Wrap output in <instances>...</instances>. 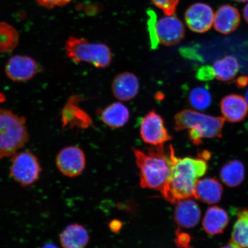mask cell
Masks as SVG:
<instances>
[{
  "label": "cell",
  "mask_w": 248,
  "mask_h": 248,
  "mask_svg": "<svg viewBox=\"0 0 248 248\" xmlns=\"http://www.w3.org/2000/svg\"><path fill=\"white\" fill-rule=\"evenodd\" d=\"M65 49L67 57L74 63L86 62L99 69L109 66L112 60V54L107 45L91 43L85 39L70 37Z\"/></svg>",
  "instance_id": "5b68a950"
},
{
  "label": "cell",
  "mask_w": 248,
  "mask_h": 248,
  "mask_svg": "<svg viewBox=\"0 0 248 248\" xmlns=\"http://www.w3.org/2000/svg\"><path fill=\"white\" fill-rule=\"evenodd\" d=\"M122 226V225L121 224V222L118 221L111 222L110 224L111 230L114 232H117L118 231H119Z\"/></svg>",
  "instance_id": "4dcf8cb0"
},
{
  "label": "cell",
  "mask_w": 248,
  "mask_h": 248,
  "mask_svg": "<svg viewBox=\"0 0 248 248\" xmlns=\"http://www.w3.org/2000/svg\"><path fill=\"white\" fill-rule=\"evenodd\" d=\"M212 95L207 86H197L188 94L189 104L195 109L204 110L212 104Z\"/></svg>",
  "instance_id": "d4e9b609"
},
{
  "label": "cell",
  "mask_w": 248,
  "mask_h": 248,
  "mask_svg": "<svg viewBox=\"0 0 248 248\" xmlns=\"http://www.w3.org/2000/svg\"><path fill=\"white\" fill-rule=\"evenodd\" d=\"M235 1L239 2H247L248 1V0H235Z\"/></svg>",
  "instance_id": "8d00e7d4"
},
{
  "label": "cell",
  "mask_w": 248,
  "mask_h": 248,
  "mask_svg": "<svg viewBox=\"0 0 248 248\" xmlns=\"http://www.w3.org/2000/svg\"><path fill=\"white\" fill-rule=\"evenodd\" d=\"M220 177L229 187H237L242 184L245 178L244 164L240 161H231L221 169Z\"/></svg>",
  "instance_id": "7402d4cb"
},
{
  "label": "cell",
  "mask_w": 248,
  "mask_h": 248,
  "mask_svg": "<svg viewBox=\"0 0 248 248\" xmlns=\"http://www.w3.org/2000/svg\"><path fill=\"white\" fill-rule=\"evenodd\" d=\"M19 42L17 31L11 25L0 22V53L7 54L16 48Z\"/></svg>",
  "instance_id": "cb8c5ba5"
},
{
  "label": "cell",
  "mask_w": 248,
  "mask_h": 248,
  "mask_svg": "<svg viewBox=\"0 0 248 248\" xmlns=\"http://www.w3.org/2000/svg\"><path fill=\"white\" fill-rule=\"evenodd\" d=\"M56 165L62 174L74 178L81 174L86 166V157L81 149L76 146L65 147L56 157Z\"/></svg>",
  "instance_id": "ba28073f"
},
{
  "label": "cell",
  "mask_w": 248,
  "mask_h": 248,
  "mask_svg": "<svg viewBox=\"0 0 248 248\" xmlns=\"http://www.w3.org/2000/svg\"><path fill=\"white\" fill-rule=\"evenodd\" d=\"M224 122V117L185 110L176 114L175 129L177 131L189 130V139L193 143L198 145L202 143L203 139L221 138Z\"/></svg>",
  "instance_id": "3957f363"
},
{
  "label": "cell",
  "mask_w": 248,
  "mask_h": 248,
  "mask_svg": "<svg viewBox=\"0 0 248 248\" xmlns=\"http://www.w3.org/2000/svg\"><path fill=\"white\" fill-rule=\"evenodd\" d=\"M175 220L183 228L195 227L200 222L201 212L198 204L190 198L184 199L176 203Z\"/></svg>",
  "instance_id": "4fadbf2b"
},
{
  "label": "cell",
  "mask_w": 248,
  "mask_h": 248,
  "mask_svg": "<svg viewBox=\"0 0 248 248\" xmlns=\"http://www.w3.org/2000/svg\"><path fill=\"white\" fill-rule=\"evenodd\" d=\"M6 100L5 95L0 92V104L3 103Z\"/></svg>",
  "instance_id": "e575fe53"
},
{
  "label": "cell",
  "mask_w": 248,
  "mask_h": 248,
  "mask_svg": "<svg viewBox=\"0 0 248 248\" xmlns=\"http://www.w3.org/2000/svg\"><path fill=\"white\" fill-rule=\"evenodd\" d=\"M144 152L133 148L136 162L140 170V185L142 188L163 191L171 173L170 146H154Z\"/></svg>",
  "instance_id": "7a4b0ae2"
},
{
  "label": "cell",
  "mask_w": 248,
  "mask_h": 248,
  "mask_svg": "<svg viewBox=\"0 0 248 248\" xmlns=\"http://www.w3.org/2000/svg\"><path fill=\"white\" fill-rule=\"evenodd\" d=\"M29 139L26 118L0 108V159L13 156Z\"/></svg>",
  "instance_id": "277c9868"
},
{
  "label": "cell",
  "mask_w": 248,
  "mask_h": 248,
  "mask_svg": "<svg viewBox=\"0 0 248 248\" xmlns=\"http://www.w3.org/2000/svg\"><path fill=\"white\" fill-rule=\"evenodd\" d=\"M71 1V0H37L39 5L48 8L62 7L66 5Z\"/></svg>",
  "instance_id": "83f0119b"
},
{
  "label": "cell",
  "mask_w": 248,
  "mask_h": 248,
  "mask_svg": "<svg viewBox=\"0 0 248 248\" xmlns=\"http://www.w3.org/2000/svg\"><path fill=\"white\" fill-rule=\"evenodd\" d=\"M140 134L145 143L159 146L172 139L164 125L162 116L151 110L141 120Z\"/></svg>",
  "instance_id": "52a82bcc"
},
{
  "label": "cell",
  "mask_w": 248,
  "mask_h": 248,
  "mask_svg": "<svg viewBox=\"0 0 248 248\" xmlns=\"http://www.w3.org/2000/svg\"><path fill=\"white\" fill-rule=\"evenodd\" d=\"M221 109L225 120L232 123L240 122L247 116L248 106L242 96L231 94L222 99Z\"/></svg>",
  "instance_id": "5bb4252c"
},
{
  "label": "cell",
  "mask_w": 248,
  "mask_h": 248,
  "mask_svg": "<svg viewBox=\"0 0 248 248\" xmlns=\"http://www.w3.org/2000/svg\"><path fill=\"white\" fill-rule=\"evenodd\" d=\"M197 77L198 79L207 81L215 78L212 66H204L198 71Z\"/></svg>",
  "instance_id": "4316f807"
},
{
  "label": "cell",
  "mask_w": 248,
  "mask_h": 248,
  "mask_svg": "<svg viewBox=\"0 0 248 248\" xmlns=\"http://www.w3.org/2000/svg\"><path fill=\"white\" fill-rule=\"evenodd\" d=\"M60 241L63 248H85L89 243V235L82 225L73 224L62 232Z\"/></svg>",
  "instance_id": "ac0fdd59"
},
{
  "label": "cell",
  "mask_w": 248,
  "mask_h": 248,
  "mask_svg": "<svg viewBox=\"0 0 248 248\" xmlns=\"http://www.w3.org/2000/svg\"><path fill=\"white\" fill-rule=\"evenodd\" d=\"M79 98L73 97L69 99L62 110V122L63 126L87 128L91 125V118L77 105Z\"/></svg>",
  "instance_id": "9a60e30c"
},
{
  "label": "cell",
  "mask_w": 248,
  "mask_h": 248,
  "mask_svg": "<svg viewBox=\"0 0 248 248\" xmlns=\"http://www.w3.org/2000/svg\"><path fill=\"white\" fill-rule=\"evenodd\" d=\"M184 24L175 16L166 15L155 24V36L158 44L171 46L177 44L184 38Z\"/></svg>",
  "instance_id": "9c48e42d"
},
{
  "label": "cell",
  "mask_w": 248,
  "mask_h": 248,
  "mask_svg": "<svg viewBox=\"0 0 248 248\" xmlns=\"http://www.w3.org/2000/svg\"><path fill=\"white\" fill-rule=\"evenodd\" d=\"M231 241L243 248H248V209L238 212L232 228Z\"/></svg>",
  "instance_id": "603a6c76"
},
{
  "label": "cell",
  "mask_w": 248,
  "mask_h": 248,
  "mask_svg": "<svg viewBox=\"0 0 248 248\" xmlns=\"http://www.w3.org/2000/svg\"><path fill=\"white\" fill-rule=\"evenodd\" d=\"M223 193L222 186L217 179H199L195 185L194 197L207 204L218 203Z\"/></svg>",
  "instance_id": "e0dca14e"
},
{
  "label": "cell",
  "mask_w": 248,
  "mask_h": 248,
  "mask_svg": "<svg viewBox=\"0 0 248 248\" xmlns=\"http://www.w3.org/2000/svg\"><path fill=\"white\" fill-rule=\"evenodd\" d=\"M102 122L110 128H122L128 122L129 110L120 102H114L100 111Z\"/></svg>",
  "instance_id": "d6986e66"
},
{
  "label": "cell",
  "mask_w": 248,
  "mask_h": 248,
  "mask_svg": "<svg viewBox=\"0 0 248 248\" xmlns=\"http://www.w3.org/2000/svg\"><path fill=\"white\" fill-rule=\"evenodd\" d=\"M171 173L168 183L162 192L163 197L170 203L194 197L195 185L205 174L207 165L200 158L176 156L172 145H170Z\"/></svg>",
  "instance_id": "6da1fadb"
},
{
  "label": "cell",
  "mask_w": 248,
  "mask_h": 248,
  "mask_svg": "<svg viewBox=\"0 0 248 248\" xmlns=\"http://www.w3.org/2000/svg\"><path fill=\"white\" fill-rule=\"evenodd\" d=\"M42 170L38 158L29 151L12 156L10 174L22 187H28L38 181Z\"/></svg>",
  "instance_id": "8992f818"
},
{
  "label": "cell",
  "mask_w": 248,
  "mask_h": 248,
  "mask_svg": "<svg viewBox=\"0 0 248 248\" xmlns=\"http://www.w3.org/2000/svg\"><path fill=\"white\" fill-rule=\"evenodd\" d=\"M154 4L162 9L166 15L174 14L179 0H152Z\"/></svg>",
  "instance_id": "484cf974"
},
{
  "label": "cell",
  "mask_w": 248,
  "mask_h": 248,
  "mask_svg": "<svg viewBox=\"0 0 248 248\" xmlns=\"http://www.w3.org/2000/svg\"><path fill=\"white\" fill-rule=\"evenodd\" d=\"M246 128H247V129L248 131V122L246 124Z\"/></svg>",
  "instance_id": "74e56055"
},
{
  "label": "cell",
  "mask_w": 248,
  "mask_h": 248,
  "mask_svg": "<svg viewBox=\"0 0 248 248\" xmlns=\"http://www.w3.org/2000/svg\"><path fill=\"white\" fill-rule=\"evenodd\" d=\"M237 83L240 88H244L248 84V77H241L237 80Z\"/></svg>",
  "instance_id": "f546056e"
},
{
  "label": "cell",
  "mask_w": 248,
  "mask_h": 248,
  "mask_svg": "<svg viewBox=\"0 0 248 248\" xmlns=\"http://www.w3.org/2000/svg\"><path fill=\"white\" fill-rule=\"evenodd\" d=\"M244 17L245 20H246L247 23L248 24V4L244 8Z\"/></svg>",
  "instance_id": "d6a6232c"
},
{
  "label": "cell",
  "mask_w": 248,
  "mask_h": 248,
  "mask_svg": "<svg viewBox=\"0 0 248 248\" xmlns=\"http://www.w3.org/2000/svg\"><path fill=\"white\" fill-rule=\"evenodd\" d=\"M214 18L212 8L203 3L192 5L185 13V20L189 29L197 33L208 31L213 24Z\"/></svg>",
  "instance_id": "8fae6325"
},
{
  "label": "cell",
  "mask_w": 248,
  "mask_h": 248,
  "mask_svg": "<svg viewBox=\"0 0 248 248\" xmlns=\"http://www.w3.org/2000/svg\"><path fill=\"white\" fill-rule=\"evenodd\" d=\"M176 235H177V237H176V243L178 247L182 248H189L188 243L190 238H189L188 235L179 232L178 234H176Z\"/></svg>",
  "instance_id": "f1b7e54d"
},
{
  "label": "cell",
  "mask_w": 248,
  "mask_h": 248,
  "mask_svg": "<svg viewBox=\"0 0 248 248\" xmlns=\"http://www.w3.org/2000/svg\"><path fill=\"white\" fill-rule=\"evenodd\" d=\"M217 79L227 82L233 79L240 69V64L233 56L228 55L215 62L212 67Z\"/></svg>",
  "instance_id": "44dd1931"
},
{
  "label": "cell",
  "mask_w": 248,
  "mask_h": 248,
  "mask_svg": "<svg viewBox=\"0 0 248 248\" xmlns=\"http://www.w3.org/2000/svg\"><path fill=\"white\" fill-rule=\"evenodd\" d=\"M221 248H241L240 246H237V244H235L234 243H232V242L230 241V243H229L228 245H226V246L223 247Z\"/></svg>",
  "instance_id": "1f68e13d"
},
{
  "label": "cell",
  "mask_w": 248,
  "mask_h": 248,
  "mask_svg": "<svg viewBox=\"0 0 248 248\" xmlns=\"http://www.w3.org/2000/svg\"><path fill=\"white\" fill-rule=\"evenodd\" d=\"M240 22V15L237 8L229 5L221 6L216 12L213 25L218 32L229 34L237 29Z\"/></svg>",
  "instance_id": "2e32d148"
},
{
  "label": "cell",
  "mask_w": 248,
  "mask_h": 248,
  "mask_svg": "<svg viewBox=\"0 0 248 248\" xmlns=\"http://www.w3.org/2000/svg\"><path fill=\"white\" fill-rule=\"evenodd\" d=\"M6 75L15 82L27 81L36 75V62L28 56L16 55L9 59L5 66Z\"/></svg>",
  "instance_id": "30bf717a"
},
{
  "label": "cell",
  "mask_w": 248,
  "mask_h": 248,
  "mask_svg": "<svg viewBox=\"0 0 248 248\" xmlns=\"http://www.w3.org/2000/svg\"><path fill=\"white\" fill-rule=\"evenodd\" d=\"M245 100H246L248 106V89L246 93V97H245Z\"/></svg>",
  "instance_id": "d590c367"
},
{
  "label": "cell",
  "mask_w": 248,
  "mask_h": 248,
  "mask_svg": "<svg viewBox=\"0 0 248 248\" xmlns=\"http://www.w3.org/2000/svg\"><path fill=\"white\" fill-rule=\"evenodd\" d=\"M140 83L134 74L124 72L118 74L113 80L111 91L118 100L128 101L138 94Z\"/></svg>",
  "instance_id": "7c38bea8"
},
{
  "label": "cell",
  "mask_w": 248,
  "mask_h": 248,
  "mask_svg": "<svg viewBox=\"0 0 248 248\" xmlns=\"http://www.w3.org/2000/svg\"><path fill=\"white\" fill-rule=\"evenodd\" d=\"M229 223L226 211L218 206L211 207L204 215L202 225L204 231L210 235L221 234Z\"/></svg>",
  "instance_id": "ffe728a7"
},
{
  "label": "cell",
  "mask_w": 248,
  "mask_h": 248,
  "mask_svg": "<svg viewBox=\"0 0 248 248\" xmlns=\"http://www.w3.org/2000/svg\"><path fill=\"white\" fill-rule=\"evenodd\" d=\"M42 248H59L53 244H47L45 245Z\"/></svg>",
  "instance_id": "836d02e7"
}]
</instances>
